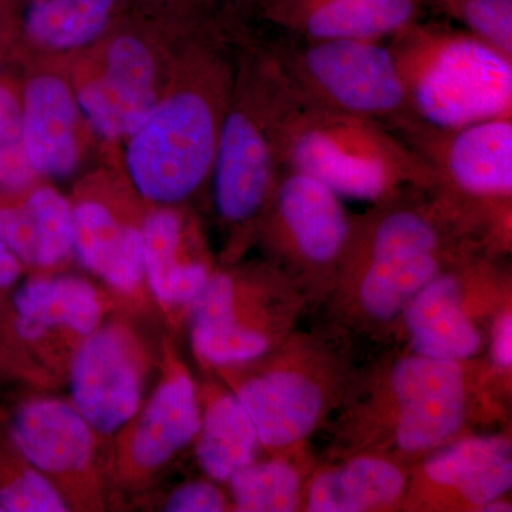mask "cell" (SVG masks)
<instances>
[{"label": "cell", "instance_id": "1", "mask_svg": "<svg viewBox=\"0 0 512 512\" xmlns=\"http://www.w3.org/2000/svg\"><path fill=\"white\" fill-rule=\"evenodd\" d=\"M278 146L284 170L311 175L339 197L379 201L399 185L434 184L429 165L389 128L302 103L286 84Z\"/></svg>", "mask_w": 512, "mask_h": 512}, {"label": "cell", "instance_id": "11", "mask_svg": "<svg viewBox=\"0 0 512 512\" xmlns=\"http://www.w3.org/2000/svg\"><path fill=\"white\" fill-rule=\"evenodd\" d=\"M271 201L276 224L305 261L330 264L348 247L352 225L328 185L301 171L284 170Z\"/></svg>", "mask_w": 512, "mask_h": 512}, {"label": "cell", "instance_id": "21", "mask_svg": "<svg viewBox=\"0 0 512 512\" xmlns=\"http://www.w3.org/2000/svg\"><path fill=\"white\" fill-rule=\"evenodd\" d=\"M146 252V278L163 305L192 302L207 284L208 271L200 262L180 259L183 221L173 210L153 212L141 228Z\"/></svg>", "mask_w": 512, "mask_h": 512}, {"label": "cell", "instance_id": "27", "mask_svg": "<svg viewBox=\"0 0 512 512\" xmlns=\"http://www.w3.org/2000/svg\"><path fill=\"white\" fill-rule=\"evenodd\" d=\"M424 9L460 23L461 29L512 60V0H424Z\"/></svg>", "mask_w": 512, "mask_h": 512}, {"label": "cell", "instance_id": "13", "mask_svg": "<svg viewBox=\"0 0 512 512\" xmlns=\"http://www.w3.org/2000/svg\"><path fill=\"white\" fill-rule=\"evenodd\" d=\"M194 386L187 373L173 370L157 387L128 437V473H156L200 433Z\"/></svg>", "mask_w": 512, "mask_h": 512}, {"label": "cell", "instance_id": "20", "mask_svg": "<svg viewBox=\"0 0 512 512\" xmlns=\"http://www.w3.org/2000/svg\"><path fill=\"white\" fill-rule=\"evenodd\" d=\"M426 474L456 487L471 503H493L511 488V444L505 439L463 441L431 458Z\"/></svg>", "mask_w": 512, "mask_h": 512}, {"label": "cell", "instance_id": "30", "mask_svg": "<svg viewBox=\"0 0 512 512\" xmlns=\"http://www.w3.org/2000/svg\"><path fill=\"white\" fill-rule=\"evenodd\" d=\"M66 498L49 477L30 466L0 485V511L64 512Z\"/></svg>", "mask_w": 512, "mask_h": 512}, {"label": "cell", "instance_id": "5", "mask_svg": "<svg viewBox=\"0 0 512 512\" xmlns=\"http://www.w3.org/2000/svg\"><path fill=\"white\" fill-rule=\"evenodd\" d=\"M256 60L247 92L228 103L210 177L217 210L232 224L255 220L284 173L278 120L285 84L264 52Z\"/></svg>", "mask_w": 512, "mask_h": 512}, {"label": "cell", "instance_id": "18", "mask_svg": "<svg viewBox=\"0 0 512 512\" xmlns=\"http://www.w3.org/2000/svg\"><path fill=\"white\" fill-rule=\"evenodd\" d=\"M406 320L420 356L466 359L480 348V335L463 311L460 284L454 276L431 279L414 296Z\"/></svg>", "mask_w": 512, "mask_h": 512}, {"label": "cell", "instance_id": "8", "mask_svg": "<svg viewBox=\"0 0 512 512\" xmlns=\"http://www.w3.org/2000/svg\"><path fill=\"white\" fill-rule=\"evenodd\" d=\"M392 382L403 450H429L456 433L463 421L464 383L454 360L409 357L396 366Z\"/></svg>", "mask_w": 512, "mask_h": 512}, {"label": "cell", "instance_id": "15", "mask_svg": "<svg viewBox=\"0 0 512 512\" xmlns=\"http://www.w3.org/2000/svg\"><path fill=\"white\" fill-rule=\"evenodd\" d=\"M73 252L80 264L117 291L134 293L146 279L141 229L123 224L97 201L73 208Z\"/></svg>", "mask_w": 512, "mask_h": 512}, {"label": "cell", "instance_id": "22", "mask_svg": "<svg viewBox=\"0 0 512 512\" xmlns=\"http://www.w3.org/2000/svg\"><path fill=\"white\" fill-rule=\"evenodd\" d=\"M404 487L402 473L386 461L362 458L313 483L309 511L356 512L390 503Z\"/></svg>", "mask_w": 512, "mask_h": 512}, {"label": "cell", "instance_id": "29", "mask_svg": "<svg viewBox=\"0 0 512 512\" xmlns=\"http://www.w3.org/2000/svg\"><path fill=\"white\" fill-rule=\"evenodd\" d=\"M35 175L23 144L22 104L0 86V187L23 190Z\"/></svg>", "mask_w": 512, "mask_h": 512}, {"label": "cell", "instance_id": "14", "mask_svg": "<svg viewBox=\"0 0 512 512\" xmlns=\"http://www.w3.org/2000/svg\"><path fill=\"white\" fill-rule=\"evenodd\" d=\"M76 97L55 76L30 80L23 94V144L36 174L62 178L79 164Z\"/></svg>", "mask_w": 512, "mask_h": 512}, {"label": "cell", "instance_id": "2", "mask_svg": "<svg viewBox=\"0 0 512 512\" xmlns=\"http://www.w3.org/2000/svg\"><path fill=\"white\" fill-rule=\"evenodd\" d=\"M387 45L424 123L451 128L512 116V60L467 30L420 19Z\"/></svg>", "mask_w": 512, "mask_h": 512}, {"label": "cell", "instance_id": "17", "mask_svg": "<svg viewBox=\"0 0 512 512\" xmlns=\"http://www.w3.org/2000/svg\"><path fill=\"white\" fill-rule=\"evenodd\" d=\"M238 400L266 446H286L311 431L322 407L318 387L301 375L275 372L249 380Z\"/></svg>", "mask_w": 512, "mask_h": 512}, {"label": "cell", "instance_id": "26", "mask_svg": "<svg viewBox=\"0 0 512 512\" xmlns=\"http://www.w3.org/2000/svg\"><path fill=\"white\" fill-rule=\"evenodd\" d=\"M231 490L239 511L288 512L298 500L299 481L284 463L245 467L231 478Z\"/></svg>", "mask_w": 512, "mask_h": 512}, {"label": "cell", "instance_id": "34", "mask_svg": "<svg viewBox=\"0 0 512 512\" xmlns=\"http://www.w3.org/2000/svg\"><path fill=\"white\" fill-rule=\"evenodd\" d=\"M231 5L235 6H255V8L261 9L262 5L266 2V0H228Z\"/></svg>", "mask_w": 512, "mask_h": 512}, {"label": "cell", "instance_id": "33", "mask_svg": "<svg viewBox=\"0 0 512 512\" xmlns=\"http://www.w3.org/2000/svg\"><path fill=\"white\" fill-rule=\"evenodd\" d=\"M19 276V259L0 241V289L9 288V286L15 284Z\"/></svg>", "mask_w": 512, "mask_h": 512}, {"label": "cell", "instance_id": "10", "mask_svg": "<svg viewBox=\"0 0 512 512\" xmlns=\"http://www.w3.org/2000/svg\"><path fill=\"white\" fill-rule=\"evenodd\" d=\"M154 77L146 45L133 36L117 37L107 50L106 70L79 90L77 106L101 137H130L156 109Z\"/></svg>", "mask_w": 512, "mask_h": 512}, {"label": "cell", "instance_id": "9", "mask_svg": "<svg viewBox=\"0 0 512 512\" xmlns=\"http://www.w3.org/2000/svg\"><path fill=\"white\" fill-rule=\"evenodd\" d=\"M264 19L306 40H383L423 19L424 0H266Z\"/></svg>", "mask_w": 512, "mask_h": 512}, {"label": "cell", "instance_id": "31", "mask_svg": "<svg viewBox=\"0 0 512 512\" xmlns=\"http://www.w3.org/2000/svg\"><path fill=\"white\" fill-rule=\"evenodd\" d=\"M164 510L168 512H218L224 510V497L211 484H187L171 494Z\"/></svg>", "mask_w": 512, "mask_h": 512}, {"label": "cell", "instance_id": "4", "mask_svg": "<svg viewBox=\"0 0 512 512\" xmlns=\"http://www.w3.org/2000/svg\"><path fill=\"white\" fill-rule=\"evenodd\" d=\"M221 80L212 76L158 103L130 136L127 168L147 200L174 204L195 194L211 177L224 120Z\"/></svg>", "mask_w": 512, "mask_h": 512}, {"label": "cell", "instance_id": "28", "mask_svg": "<svg viewBox=\"0 0 512 512\" xmlns=\"http://www.w3.org/2000/svg\"><path fill=\"white\" fill-rule=\"evenodd\" d=\"M32 220L40 268L63 262L73 251V208L56 190L39 188L25 204Z\"/></svg>", "mask_w": 512, "mask_h": 512}, {"label": "cell", "instance_id": "3", "mask_svg": "<svg viewBox=\"0 0 512 512\" xmlns=\"http://www.w3.org/2000/svg\"><path fill=\"white\" fill-rule=\"evenodd\" d=\"M264 53L302 103L373 120L390 131L419 120L383 40H306L284 33Z\"/></svg>", "mask_w": 512, "mask_h": 512}, {"label": "cell", "instance_id": "16", "mask_svg": "<svg viewBox=\"0 0 512 512\" xmlns=\"http://www.w3.org/2000/svg\"><path fill=\"white\" fill-rule=\"evenodd\" d=\"M13 308L16 332L26 342H39L53 330L84 339L101 322L96 289L77 276L30 279L13 296Z\"/></svg>", "mask_w": 512, "mask_h": 512}, {"label": "cell", "instance_id": "19", "mask_svg": "<svg viewBox=\"0 0 512 512\" xmlns=\"http://www.w3.org/2000/svg\"><path fill=\"white\" fill-rule=\"evenodd\" d=\"M192 302V346L202 359L228 365L255 359L268 348L261 333L242 328L235 319L234 285L227 275L208 278Z\"/></svg>", "mask_w": 512, "mask_h": 512}, {"label": "cell", "instance_id": "32", "mask_svg": "<svg viewBox=\"0 0 512 512\" xmlns=\"http://www.w3.org/2000/svg\"><path fill=\"white\" fill-rule=\"evenodd\" d=\"M494 359L498 365L510 367L512 363V319L504 315L498 320L494 333Z\"/></svg>", "mask_w": 512, "mask_h": 512}, {"label": "cell", "instance_id": "12", "mask_svg": "<svg viewBox=\"0 0 512 512\" xmlns=\"http://www.w3.org/2000/svg\"><path fill=\"white\" fill-rule=\"evenodd\" d=\"M10 436L23 458L46 477L76 478L92 467L93 429L73 404L36 399L13 417Z\"/></svg>", "mask_w": 512, "mask_h": 512}, {"label": "cell", "instance_id": "23", "mask_svg": "<svg viewBox=\"0 0 512 512\" xmlns=\"http://www.w3.org/2000/svg\"><path fill=\"white\" fill-rule=\"evenodd\" d=\"M437 271L439 252L369 254L360 291L363 306L376 318H393L436 278Z\"/></svg>", "mask_w": 512, "mask_h": 512}, {"label": "cell", "instance_id": "25", "mask_svg": "<svg viewBox=\"0 0 512 512\" xmlns=\"http://www.w3.org/2000/svg\"><path fill=\"white\" fill-rule=\"evenodd\" d=\"M117 0H35L26 12L30 39L50 49H76L109 25Z\"/></svg>", "mask_w": 512, "mask_h": 512}, {"label": "cell", "instance_id": "35", "mask_svg": "<svg viewBox=\"0 0 512 512\" xmlns=\"http://www.w3.org/2000/svg\"><path fill=\"white\" fill-rule=\"evenodd\" d=\"M510 505L505 504H490L485 507V511H510Z\"/></svg>", "mask_w": 512, "mask_h": 512}, {"label": "cell", "instance_id": "7", "mask_svg": "<svg viewBox=\"0 0 512 512\" xmlns=\"http://www.w3.org/2000/svg\"><path fill=\"white\" fill-rule=\"evenodd\" d=\"M144 356L121 325L99 328L83 339L70 367L72 404L93 430L113 434L138 412Z\"/></svg>", "mask_w": 512, "mask_h": 512}, {"label": "cell", "instance_id": "6", "mask_svg": "<svg viewBox=\"0 0 512 512\" xmlns=\"http://www.w3.org/2000/svg\"><path fill=\"white\" fill-rule=\"evenodd\" d=\"M392 133L429 165L433 187L473 200H510L512 116L451 128L416 120Z\"/></svg>", "mask_w": 512, "mask_h": 512}, {"label": "cell", "instance_id": "24", "mask_svg": "<svg viewBox=\"0 0 512 512\" xmlns=\"http://www.w3.org/2000/svg\"><path fill=\"white\" fill-rule=\"evenodd\" d=\"M198 460L214 480H231L251 466L258 448V434L238 397L217 400L200 427Z\"/></svg>", "mask_w": 512, "mask_h": 512}]
</instances>
